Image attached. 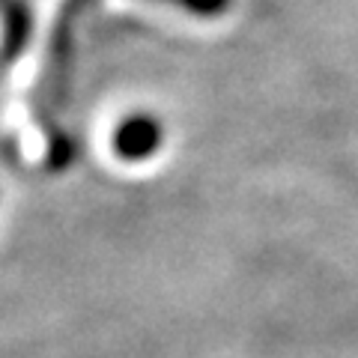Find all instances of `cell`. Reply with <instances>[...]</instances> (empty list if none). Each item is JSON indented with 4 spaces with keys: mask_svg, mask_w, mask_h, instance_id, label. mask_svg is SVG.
Masks as SVG:
<instances>
[{
    "mask_svg": "<svg viewBox=\"0 0 358 358\" xmlns=\"http://www.w3.org/2000/svg\"><path fill=\"white\" fill-rule=\"evenodd\" d=\"M96 0H63V6L54 15V24L48 33V51H45V69L39 81V120H54L57 110L69 99L72 87V69H75V51H78V33H81V21Z\"/></svg>",
    "mask_w": 358,
    "mask_h": 358,
    "instance_id": "6da1fadb",
    "label": "cell"
},
{
    "mask_svg": "<svg viewBox=\"0 0 358 358\" xmlns=\"http://www.w3.org/2000/svg\"><path fill=\"white\" fill-rule=\"evenodd\" d=\"M162 138L164 129L152 114H129L114 126L110 147L122 162H143L159 152Z\"/></svg>",
    "mask_w": 358,
    "mask_h": 358,
    "instance_id": "7a4b0ae2",
    "label": "cell"
},
{
    "mask_svg": "<svg viewBox=\"0 0 358 358\" xmlns=\"http://www.w3.org/2000/svg\"><path fill=\"white\" fill-rule=\"evenodd\" d=\"M3 54L6 66H13L21 54L27 51L30 36H33V9L27 0H3Z\"/></svg>",
    "mask_w": 358,
    "mask_h": 358,
    "instance_id": "3957f363",
    "label": "cell"
},
{
    "mask_svg": "<svg viewBox=\"0 0 358 358\" xmlns=\"http://www.w3.org/2000/svg\"><path fill=\"white\" fill-rule=\"evenodd\" d=\"M152 3L182 9V13L197 15V18H218L230 9V0H152Z\"/></svg>",
    "mask_w": 358,
    "mask_h": 358,
    "instance_id": "277c9868",
    "label": "cell"
}]
</instances>
